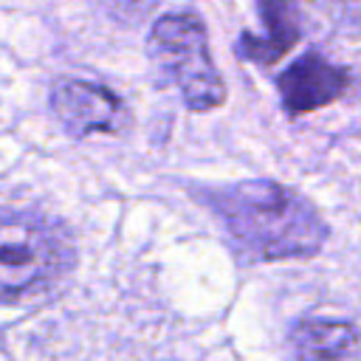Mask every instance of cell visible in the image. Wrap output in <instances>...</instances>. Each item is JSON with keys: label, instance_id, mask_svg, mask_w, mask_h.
<instances>
[{"label": "cell", "instance_id": "obj_1", "mask_svg": "<svg viewBox=\"0 0 361 361\" xmlns=\"http://www.w3.org/2000/svg\"><path fill=\"white\" fill-rule=\"evenodd\" d=\"M206 203L245 262L313 257L327 240V226L313 203L276 180H240L209 189Z\"/></svg>", "mask_w": 361, "mask_h": 361}, {"label": "cell", "instance_id": "obj_2", "mask_svg": "<svg viewBox=\"0 0 361 361\" xmlns=\"http://www.w3.org/2000/svg\"><path fill=\"white\" fill-rule=\"evenodd\" d=\"M149 56L161 76L180 93L189 110H214L226 102V85L212 62L209 34L197 14H164L149 31Z\"/></svg>", "mask_w": 361, "mask_h": 361}, {"label": "cell", "instance_id": "obj_3", "mask_svg": "<svg viewBox=\"0 0 361 361\" xmlns=\"http://www.w3.org/2000/svg\"><path fill=\"white\" fill-rule=\"evenodd\" d=\"M73 262L68 234L39 214H0V299L51 285Z\"/></svg>", "mask_w": 361, "mask_h": 361}, {"label": "cell", "instance_id": "obj_4", "mask_svg": "<svg viewBox=\"0 0 361 361\" xmlns=\"http://www.w3.org/2000/svg\"><path fill=\"white\" fill-rule=\"evenodd\" d=\"M51 104L56 118L73 135L116 133L127 118V110L113 90L82 79H62L51 93Z\"/></svg>", "mask_w": 361, "mask_h": 361}, {"label": "cell", "instance_id": "obj_5", "mask_svg": "<svg viewBox=\"0 0 361 361\" xmlns=\"http://www.w3.org/2000/svg\"><path fill=\"white\" fill-rule=\"evenodd\" d=\"M276 87L285 113L305 116L344 96V90L350 87V73L319 54H305L279 73Z\"/></svg>", "mask_w": 361, "mask_h": 361}, {"label": "cell", "instance_id": "obj_6", "mask_svg": "<svg viewBox=\"0 0 361 361\" xmlns=\"http://www.w3.org/2000/svg\"><path fill=\"white\" fill-rule=\"evenodd\" d=\"M290 350L296 361H361V327L307 316L290 327Z\"/></svg>", "mask_w": 361, "mask_h": 361}, {"label": "cell", "instance_id": "obj_7", "mask_svg": "<svg viewBox=\"0 0 361 361\" xmlns=\"http://www.w3.org/2000/svg\"><path fill=\"white\" fill-rule=\"evenodd\" d=\"M257 6H259V20L265 28V37L243 34L237 42V54L243 59L271 65L296 45L299 23H296L293 0H257Z\"/></svg>", "mask_w": 361, "mask_h": 361}, {"label": "cell", "instance_id": "obj_8", "mask_svg": "<svg viewBox=\"0 0 361 361\" xmlns=\"http://www.w3.org/2000/svg\"><path fill=\"white\" fill-rule=\"evenodd\" d=\"M104 8L110 11V17H116L118 23H141L152 8H155V0H102Z\"/></svg>", "mask_w": 361, "mask_h": 361}]
</instances>
